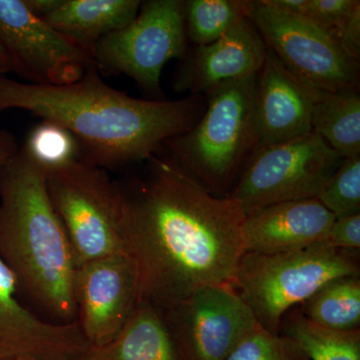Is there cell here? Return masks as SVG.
Listing matches in <instances>:
<instances>
[{
	"mask_svg": "<svg viewBox=\"0 0 360 360\" xmlns=\"http://www.w3.org/2000/svg\"><path fill=\"white\" fill-rule=\"evenodd\" d=\"M142 163L143 174L115 180L139 302L163 311L202 288L232 285L245 252L240 203L208 193L161 151Z\"/></svg>",
	"mask_w": 360,
	"mask_h": 360,
	"instance_id": "1",
	"label": "cell"
},
{
	"mask_svg": "<svg viewBox=\"0 0 360 360\" xmlns=\"http://www.w3.org/2000/svg\"><path fill=\"white\" fill-rule=\"evenodd\" d=\"M205 99L135 98L104 82L96 66L73 84L42 85L0 77V112L23 110L60 125L77 139L80 160L115 170L142 163L170 139L188 131Z\"/></svg>",
	"mask_w": 360,
	"mask_h": 360,
	"instance_id": "2",
	"label": "cell"
},
{
	"mask_svg": "<svg viewBox=\"0 0 360 360\" xmlns=\"http://www.w3.org/2000/svg\"><path fill=\"white\" fill-rule=\"evenodd\" d=\"M0 258L20 293L54 323L77 321V264L46 187V172L20 148L0 169Z\"/></svg>",
	"mask_w": 360,
	"mask_h": 360,
	"instance_id": "3",
	"label": "cell"
},
{
	"mask_svg": "<svg viewBox=\"0 0 360 360\" xmlns=\"http://www.w3.org/2000/svg\"><path fill=\"white\" fill-rule=\"evenodd\" d=\"M257 75L210 90L205 94V110L198 122L161 148L213 195L229 196L248 160L257 150Z\"/></svg>",
	"mask_w": 360,
	"mask_h": 360,
	"instance_id": "4",
	"label": "cell"
},
{
	"mask_svg": "<svg viewBox=\"0 0 360 360\" xmlns=\"http://www.w3.org/2000/svg\"><path fill=\"white\" fill-rule=\"evenodd\" d=\"M342 276H360L359 253L321 241L288 252L243 253L232 286L258 323L277 335L284 315Z\"/></svg>",
	"mask_w": 360,
	"mask_h": 360,
	"instance_id": "5",
	"label": "cell"
},
{
	"mask_svg": "<svg viewBox=\"0 0 360 360\" xmlns=\"http://www.w3.org/2000/svg\"><path fill=\"white\" fill-rule=\"evenodd\" d=\"M49 198L65 227L75 264L123 253L115 180L78 160L46 172Z\"/></svg>",
	"mask_w": 360,
	"mask_h": 360,
	"instance_id": "6",
	"label": "cell"
},
{
	"mask_svg": "<svg viewBox=\"0 0 360 360\" xmlns=\"http://www.w3.org/2000/svg\"><path fill=\"white\" fill-rule=\"evenodd\" d=\"M187 51L182 0L141 2L129 25L98 40L92 49L94 66L101 75H127L142 89L161 96L163 68Z\"/></svg>",
	"mask_w": 360,
	"mask_h": 360,
	"instance_id": "7",
	"label": "cell"
},
{
	"mask_svg": "<svg viewBox=\"0 0 360 360\" xmlns=\"http://www.w3.org/2000/svg\"><path fill=\"white\" fill-rule=\"evenodd\" d=\"M343 158L319 134L257 149L229 194L245 215L283 201L314 198L340 167Z\"/></svg>",
	"mask_w": 360,
	"mask_h": 360,
	"instance_id": "8",
	"label": "cell"
},
{
	"mask_svg": "<svg viewBox=\"0 0 360 360\" xmlns=\"http://www.w3.org/2000/svg\"><path fill=\"white\" fill-rule=\"evenodd\" d=\"M250 18L267 49L296 77L322 91L359 90V61L321 26L264 0L252 1Z\"/></svg>",
	"mask_w": 360,
	"mask_h": 360,
	"instance_id": "9",
	"label": "cell"
},
{
	"mask_svg": "<svg viewBox=\"0 0 360 360\" xmlns=\"http://www.w3.org/2000/svg\"><path fill=\"white\" fill-rule=\"evenodd\" d=\"M0 44L28 84H73L94 66L91 49L34 15L25 0H0Z\"/></svg>",
	"mask_w": 360,
	"mask_h": 360,
	"instance_id": "10",
	"label": "cell"
},
{
	"mask_svg": "<svg viewBox=\"0 0 360 360\" xmlns=\"http://www.w3.org/2000/svg\"><path fill=\"white\" fill-rule=\"evenodd\" d=\"M161 314L179 360H225L259 324L232 285L202 288Z\"/></svg>",
	"mask_w": 360,
	"mask_h": 360,
	"instance_id": "11",
	"label": "cell"
},
{
	"mask_svg": "<svg viewBox=\"0 0 360 360\" xmlns=\"http://www.w3.org/2000/svg\"><path fill=\"white\" fill-rule=\"evenodd\" d=\"M77 322L90 348L115 340L139 302L134 264L127 255H110L80 265L75 274Z\"/></svg>",
	"mask_w": 360,
	"mask_h": 360,
	"instance_id": "12",
	"label": "cell"
},
{
	"mask_svg": "<svg viewBox=\"0 0 360 360\" xmlns=\"http://www.w3.org/2000/svg\"><path fill=\"white\" fill-rule=\"evenodd\" d=\"M15 277L0 258V360H78L89 345L78 322L44 321L21 302Z\"/></svg>",
	"mask_w": 360,
	"mask_h": 360,
	"instance_id": "13",
	"label": "cell"
},
{
	"mask_svg": "<svg viewBox=\"0 0 360 360\" xmlns=\"http://www.w3.org/2000/svg\"><path fill=\"white\" fill-rule=\"evenodd\" d=\"M267 47L250 18L238 23L217 41L195 46L180 59L172 79L177 92L208 94L219 85L257 75Z\"/></svg>",
	"mask_w": 360,
	"mask_h": 360,
	"instance_id": "14",
	"label": "cell"
},
{
	"mask_svg": "<svg viewBox=\"0 0 360 360\" xmlns=\"http://www.w3.org/2000/svg\"><path fill=\"white\" fill-rule=\"evenodd\" d=\"M321 92L296 77L267 49L255 94L257 149L311 132L312 113Z\"/></svg>",
	"mask_w": 360,
	"mask_h": 360,
	"instance_id": "15",
	"label": "cell"
},
{
	"mask_svg": "<svg viewBox=\"0 0 360 360\" xmlns=\"http://www.w3.org/2000/svg\"><path fill=\"white\" fill-rule=\"evenodd\" d=\"M336 217L316 198L283 201L245 215V252H288L326 240Z\"/></svg>",
	"mask_w": 360,
	"mask_h": 360,
	"instance_id": "16",
	"label": "cell"
},
{
	"mask_svg": "<svg viewBox=\"0 0 360 360\" xmlns=\"http://www.w3.org/2000/svg\"><path fill=\"white\" fill-rule=\"evenodd\" d=\"M82 360H179L160 310L139 302L115 340L89 348Z\"/></svg>",
	"mask_w": 360,
	"mask_h": 360,
	"instance_id": "17",
	"label": "cell"
},
{
	"mask_svg": "<svg viewBox=\"0 0 360 360\" xmlns=\"http://www.w3.org/2000/svg\"><path fill=\"white\" fill-rule=\"evenodd\" d=\"M141 6L139 0H63L44 20L92 51L99 39L131 22Z\"/></svg>",
	"mask_w": 360,
	"mask_h": 360,
	"instance_id": "18",
	"label": "cell"
},
{
	"mask_svg": "<svg viewBox=\"0 0 360 360\" xmlns=\"http://www.w3.org/2000/svg\"><path fill=\"white\" fill-rule=\"evenodd\" d=\"M311 127L343 158L360 155L359 90L322 91L312 113Z\"/></svg>",
	"mask_w": 360,
	"mask_h": 360,
	"instance_id": "19",
	"label": "cell"
},
{
	"mask_svg": "<svg viewBox=\"0 0 360 360\" xmlns=\"http://www.w3.org/2000/svg\"><path fill=\"white\" fill-rule=\"evenodd\" d=\"M297 309L305 319L322 328L360 329V276H342L329 281Z\"/></svg>",
	"mask_w": 360,
	"mask_h": 360,
	"instance_id": "20",
	"label": "cell"
},
{
	"mask_svg": "<svg viewBox=\"0 0 360 360\" xmlns=\"http://www.w3.org/2000/svg\"><path fill=\"white\" fill-rule=\"evenodd\" d=\"M281 333L295 340L310 360H360V329L322 328L305 319L297 307L284 315Z\"/></svg>",
	"mask_w": 360,
	"mask_h": 360,
	"instance_id": "21",
	"label": "cell"
},
{
	"mask_svg": "<svg viewBox=\"0 0 360 360\" xmlns=\"http://www.w3.org/2000/svg\"><path fill=\"white\" fill-rule=\"evenodd\" d=\"M252 1L187 0L184 23L187 39L195 46L217 41L241 20L250 18Z\"/></svg>",
	"mask_w": 360,
	"mask_h": 360,
	"instance_id": "22",
	"label": "cell"
},
{
	"mask_svg": "<svg viewBox=\"0 0 360 360\" xmlns=\"http://www.w3.org/2000/svg\"><path fill=\"white\" fill-rule=\"evenodd\" d=\"M22 148L45 172L80 160L77 139L60 125L47 120L32 127Z\"/></svg>",
	"mask_w": 360,
	"mask_h": 360,
	"instance_id": "23",
	"label": "cell"
},
{
	"mask_svg": "<svg viewBox=\"0 0 360 360\" xmlns=\"http://www.w3.org/2000/svg\"><path fill=\"white\" fill-rule=\"evenodd\" d=\"M225 360H310L292 338L269 333L257 324L243 338Z\"/></svg>",
	"mask_w": 360,
	"mask_h": 360,
	"instance_id": "24",
	"label": "cell"
},
{
	"mask_svg": "<svg viewBox=\"0 0 360 360\" xmlns=\"http://www.w3.org/2000/svg\"><path fill=\"white\" fill-rule=\"evenodd\" d=\"M316 198L336 217L360 213V155L343 158Z\"/></svg>",
	"mask_w": 360,
	"mask_h": 360,
	"instance_id": "25",
	"label": "cell"
},
{
	"mask_svg": "<svg viewBox=\"0 0 360 360\" xmlns=\"http://www.w3.org/2000/svg\"><path fill=\"white\" fill-rule=\"evenodd\" d=\"M359 2V0H307L302 16L321 26L335 39Z\"/></svg>",
	"mask_w": 360,
	"mask_h": 360,
	"instance_id": "26",
	"label": "cell"
},
{
	"mask_svg": "<svg viewBox=\"0 0 360 360\" xmlns=\"http://www.w3.org/2000/svg\"><path fill=\"white\" fill-rule=\"evenodd\" d=\"M324 241L340 250L359 251L360 213L336 217Z\"/></svg>",
	"mask_w": 360,
	"mask_h": 360,
	"instance_id": "27",
	"label": "cell"
},
{
	"mask_svg": "<svg viewBox=\"0 0 360 360\" xmlns=\"http://www.w3.org/2000/svg\"><path fill=\"white\" fill-rule=\"evenodd\" d=\"M348 56L359 61L360 58V2L356 4L340 32L336 35Z\"/></svg>",
	"mask_w": 360,
	"mask_h": 360,
	"instance_id": "28",
	"label": "cell"
},
{
	"mask_svg": "<svg viewBox=\"0 0 360 360\" xmlns=\"http://www.w3.org/2000/svg\"><path fill=\"white\" fill-rule=\"evenodd\" d=\"M18 141L8 130L0 127V169L18 151Z\"/></svg>",
	"mask_w": 360,
	"mask_h": 360,
	"instance_id": "29",
	"label": "cell"
},
{
	"mask_svg": "<svg viewBox=\"0 0 360 360\" xmlns=\"http://www.w3.org/2000/svg\"><path fill=\"white\" fill-rule=\"evenodd\" d=\"M61 2L63 0H25L27 8L42 20L53 13L60 6Z\"/></svg>",
	"mask_w": 360,
	"mask_h": 360,
	"instance_id": "30",
	"label": "cell"
},
{
	"mask_svg": "<svg viewBox=\"0 0 360 360\" xmlns=\"http://www.w3.org/2000/svg\"><path fill=\"white\" fill-rule=\"evenodd\" d=\"M9 72H13V65L6 49L0 44V77H6Z\"/></svg>",
	"mask_w": 360,
	"mask_h": 360,
	"instance_id": "31",
	"label": "cell"
},
{
	"mask_svg": "<svg viewBox=\"0 0 360 360\" xmlns=\"http://www.w3.org/2000/svg\"><path fill=\"white\" fill-rule=\"evenodd\" d=\"M22 360H37V359H22ZM78 360H82V359H78Z\"/></svg>",
	"mask_w": 360,
	"mask_h": 360,
	"instance_id": "32",
	"label": "cell"
}]
</instances>
